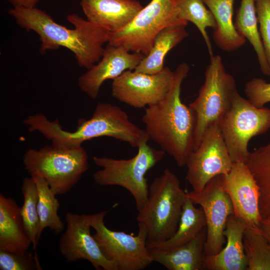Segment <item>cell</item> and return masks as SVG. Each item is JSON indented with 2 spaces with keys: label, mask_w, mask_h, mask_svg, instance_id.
<instances>
[{
  "label": "cell",
  "mask_w": 270,
  "mask_h": 270,
  "mask_svg": "<svg viewBox=\"0 0 270 270\" xmlns=\"http://www.w3.org/2000/svg\"><path fill=\"white\" fill-rule=\"evenodd\" d=\"M36 186L38 200V212L40 220V235L45 228H48L56 234H60L64 224L58 215L60 202L56 196L43 178L32 177Z\"/></svg>",
  "instance_id": "cell-26"
},
{
  "label": "cell",
  "mask_w": 270,
  "mask_h": 270,
  "mask_svg": "<svg viewBox=\"0 0 270 270\" xmlns=\"http://www.w3.org/2000/svg\"><path fill=\"white\" fill-rule=\"evenodd\" d=\"M220 125L232 162L246 163L250 140L270 129V108L256 107L238 92Z\"/></svg>",
  "instance_id": "cell-9"
},
{
  "label": "cell",
  "mask_w": 270,
  "mask_h": 270,
  "mask_svg": "<svg viewBox=\"0 0 270 270\" xmlns=\"http://www.w3.org/2000/svg\"><path fill=\"white\" fill-rule=\"evenodd\" d=\"M0 270H42L38 257L28 251L17 254L0 250Z\"/></svg>",
  "instance_id": "cell-30"
},
{
  "label": "cell",
  "mask_w": 270,
  "mask_h": 270,
  "mask_svg": "<svg viewBox=\"0 0 270 270\" xmlns=\"http://www.w3.org/2000/svg\"><path fill=\"white\" fill-rule=\"evenodd\" d=\"M24 122L30 132H38L52 144L66 148H78L86 141L102 136L136 148L150 140L146 130L130 122L124 110L107 102H98L92 117L79 120L74 131L64 130L58 120H50L42 114L30 115Z\"/></svg>",
  "instance_id": "cell-3"
},
{
  "label": "cell",
  "mask_w": 270,
  "mask_h": 270,
  "mask_svg": "<svg viewBox=\"0 0 270 270\" xmlns=\"http://www.w3.org/2000/svg\"><path fill=\"white\" fill-rule=\"evenodd\" d=\"M138 148L136 156L130 159L94 156V162L102 168L92 176L98 185L118 186L126 190L139 211L144 206L148 198L149 186L146 174L162 160L166 152L150 146L147 142Z\"/></svg>",
  "instance_id": "cell-6"
},
{
  "label": "cell",
  "mask_w": 270,
  "mask_h": 270,
  "mask_svg": "<svg viewBox=\"0 0 270 270\" xmlns=\"http://www.w3.org/2000/svg\"><path fill=\"white\" fill-rule=\"evenodd\" d=\"M246 223L230 215L227 220L224 236L226 243L218 253L204 256V270H246L248 260L244 252L243 237Z\"/></svg>",
  "instance_id": "cell-18"
},
{
  "label": "cell",
  "mask_w": 270,
  "mask_h": 270,
  "mask_svg": "<svg viewBox=\"0 0 270 270\" xmlns=\"http://www.w3.org/2000/svg\"><path fill=\"white\" fill-rule=\"evenodd\" d=\"M186 24L170 26L162 30L156 36L149 53L134 70L148 74H156L164 68V59L172 48L188 36Z\"/></svg>",
  "instance_id": "cell-22"
},
{
  "label": "cell",
  "mask_w": 270,
  "mask_h": 270,
  "mask_svg": "<svg viewBox=\"0 0 270 270\" xmlns=\"http://www.w3.org/2000/svg\"><path fill=\"white\" fill-rule=\"evenodd\" d=\"M174 77V72L168 67L152 74L127 70L113 80L112 95L120 102L134 108H146L166 96Z\"/></svg>",
  "instance_id": "cell-13"
},
{
  "label": "cell",
  "mask_w": 270,
  "mask_h": 270,
  "mask_svg": "<svg viewBox=\"0 0 270 270\" xmlns=\"http://www.w3.org/2000/svg\"><path fill=\"white\" fill-rule=\"evenodd\" d=\"M189 71L188 64H180L174 71V80L166 96L146 108L142 118L149 139L180 167L186 166L194 147L196 114L180 98L182 85Z\"/></svg>",
  "instance_id": "cell-2"
},
{
  "label": "cell",
  "mask_w": 270,
  "mask_h": 270,
  "mask_svg": "<svg viewBox=\"0 0 270 270\" xmlns=\"http://www.w3.org/2000/svg\"><path fill=\"white\" fill-rule=\"evenodd\" d=\"M225 189L231 200L234 214L247 226L258 227L260 192L256 182L245 162H234L230 172L224 175Z\"/></svg>",
  "instance_id": "cell-15"
},
{
  "label": "cell",
  "mask_w": 270,
  "mask_h": 270,
  "mask_svg": "<svg viewBox=\"0 0 270 270\" xmlns=\"http://www.w3.org/2000/svg\"><path fill=\"white\" fill-rule=\"evenodd\" d=\"M216 22L213 40L225 52L235 51L244 44L246 39L237 30L233 20L235 0H204Z\"/></svg>",
  "instance_id": "cell-21"
},
{
  "label": "cell",
  "mask_w": 270,
  "mask_h": 270,
  "mask_svg": "<svg viewBox=\"0 0 270 270\" xmlns=\"http://www.w3.org/2000/svg\"><path fill=\"white\" fill-rule=\"evenodd\" d=\"M259 32L270 68V0H256Z\"/></svg>",
  "instance_id": "cell-31"
},
{
  "label": "cell",
  "mask_w": 270,
  "mask_h": 270,
  "mask_svg": "<svg viewBox=\"0 0 270 270\" xmlns=\"http://www.w3.org/2000/svg\"><path fill=\"white\" fill-rule=\"evenodd\" d=\"M14 7L34 8L40 0H7Z\"/></svg>",
  "instance_id": "cell-33"
},
{
  "label": "cell",
  "mask_w": 270,
  "mask_h": 270,
  "mask_svg": "<svg viewBox=\"0 0 270 270\" xmlns=\"http://www.w3.org/2000/svg\"><path fill=\"white\" fill-rule=\"evenodd\" d=\"M206 226L188 243L168 250L150 249L153 262L168 270H204V246Z\"/></svg>",
  "instance_id": "cell-20"
},
{
  "label": "cell",
  "mask_w": 270,
  "mask_h": 270,
  "mask_svg": "<svg viewBox=\"0 0 270 270\" xmlns=\"http://www.w3.org/2000/svg\"><path fill=\"white\" fill-rule=\"evenodd\" d=\"M32 244L24 229L20 208L11 198L0 194V250L22 254Z\"/></svg>",
  "instance_id": "cell-19"
},
{
  "label": "cell",
  "mask_w": 270,
  "mask_h": 270,
  "mask_svg": "<svg viewBox=\"0 0 270 270\" xmlns=\"http://www.w3.org/2000/svg\"><path fill=\"white\" fill-rule=\"evenodd\" d=\"M244 92L247 99L256 107L262 108L270 102V82L254 78L246 84Z\"/></svg>",
  "instance_id": "cell-32"
},
{
  "label": "cell",
  "mask_w": 270,
  "mask_h": 270,
  "mask_svg": "<svg viewBox=\"0 0 270 270\" xmlns=\"http://www.w3.org/2000/svg\"><path fill=\"white\" fill-rule=\"evenodd\" d=\"M21 28L37 34L40 41V52L64 47L74 55L78 65L90 68L101 58L110 32L76 14L67 16L74 26L70 29L56 22L44 11L36 7L14 6L8 10Z\"/></svg>",
  "instance_id": "cell-1"
},
{
  "label": "cell",
  "mask_w": 270,
  "mask_h": 270,
  "mask_svg": "<svg viewBox=\"0 0 270 270\" xmlns=\"http://www.w3.org/2000/svg\"><path fill=\"white\" fill-rule=\"evenodd\" d=\"M258 228L270 244V222L261 220Z\"/></svg>",
  "instance_id": "cell-34"
},
{
  "label": "cell",
  "mask_w": 270,
  "mask_h": 270,
  "mask_svg": "<svg viewBox=\"0 0 270 270\" xmlns=\"http://www.w3.org/2000/svg\"><path fill=\"white\" fill-rule=\"evenodd\" d=\"M206 226V220L202 209L196 207L188 197L174 234L163 242L147 244L148 248L160 250H172L190 241Z\"/></svg>",
  "instance_id": "cell-23"
},
{
  "label": "cell",
  "mask_w": 270,
  "mask_h": 270,
  "mask_svg": "<svg viewBox=\"0 0 270 270\" xmlns=\"http://www.w3.org/2000/svg\"><path fill=\"white\" fill-rule=\"evenodd\" d=\"M243 242L248 260L246 270H270V244L258 227L247 226Z\"/></svg>",
  "instance_id": "cell-29"
},
{
  "label": "cell",
  "mask_w": 270,
  "mask_h": 270,
  "mask_svg": "<svg viewBox=\"0 0 270 270\" xmlns=\"http://www.w3.org/2000/svg\"><path fill=\"white\" fill-rule=\"evenodd\" d=\"M210 58L204 82L196 98L189 104L196 116L194 150L198 146L205 130L220 122L230 110L238 92L236 82L226 72L221 56Z\"/></svg>",
  "instance_id": "cell-7"
},
{
  "label": "cell",
  "mask_w": 270,
  "mask_h": 270,
  "mask_svg": "<svg viewBox=\"0 0 270 270\" xmlns=\"http://www.w3.org/2000/svg\"><path fill=\"white\" fill-rule=\"evenodd\" d=\"M188 198L179 179L170 169L154 180L146 203L136 218L138 225L146 231L147 244L163 242L174 234Z\"/></svg>",
  "instance_id": "cell-4"
},
{
  "label": "cell",
  "mask_w": 270,
  "mask_h": 270,
  "mask_svg": "<svg viewBox=\"0 0 270 270\" xmlns=\"http://www.w3.org/2000/svg\"><path fill=\"white\" fill-rule=\"evenodd\" d=\"M86 20L110 33L130 24L143 6L137 0H81Z\"/></svg>",
  "instance_id": "cell-17"
},
{
  "label": "cell",
  "mask_w": 270,
  "mask_h": 270,
  "mask_svg": "<svg viewBox=\"0 0 270 270\" xmlns=\"http://www.w3.org/2000/svg\"><path fill=\"white\" fill-rule=\"evenodd\" d=\"M23 162L30 176L43 178L56 195L68 192L88 168V155L82 146L30 148L24 153Z\"/></svg>",
  "instance_id": "cell-5"
},
{
  "label": "cell",
  "mask_w": 270,
  "mask_h": 270,
  "mask_svg": "<svg viewBox=\"0 0 270 270\" xmlns=\"http://www.w3.org/2000/svg\"><path fill=\"white\" fill-rule=\"evenodd\" d=\"M256 0H241L234 25L238 32L248 40L256 56L262 72L270 76L268 64L258 28Z\"/></svg>",
  "instance_id": "cell-24"
},
{
  "label": "cell",
  "mask_w": 270,
  "mask_h": 270,
  "mask_svg": "<svg viewBox=\"0 0 270 270\" xmlns=\"http://www.w3.org/2000/svg\"><path fill=\"white\" fill-rule=\"evenodd\" d=\"M66 230L60 238L59 250L68 262L84 260L96 270H118L117 266L102 254L90 234L88 214L67 212L64 216Z\"/></svg>",
  "instance_id": "cell-14"
},
{
  "label": "cell",
  "mask_w": 270,
  "mask_h": 270,
  "mask_svg": "<svg viewBox=\"0 0 270 270\" xmlns=\"http://www.w3.org/2000/svg\"><path fill=\"white\" fill-rule=\"evenodd\" d=\"M24 202L20 207V214L26 234L32 246L34 255L38 257L36 249L40 237V220L37 204L38 194L36 184L33 179L25 178L21 186Z\"/></svg>",
  "instance_id": "cell-28"
},
{
  "label": "cell",
  "mask_w": 270,
  "mask_h": 270,
  "mask_svg": "<svg viewBox=\"0 0 270 270\" xmlns=\"http://www.w3.org/2000/svg\"><path fill=\"white\" fill-rule=\"evenodd\" d=\"M188 24L179 18L175 0H152L126 26L110 34L108 44L146 56L162 30Z\"/></svg>",
  "instance_id": "cell-8"
},
{
  "label": "cell",
  "mask_w": 270,
  "mask_h": 270,
  "mask_svg": "<svg viewBox=\"0 0 270 270\" xmlns=\"http://www.w3.org/2000/svg\"><path fill=\"white\" fill-rule=\"evenodd\" d=\"M232 164L217 122L205 130L198 146L188 158L186 178L192 190L200 192L215 176L227 174Z\"/></svg>",
  "instance_id": "cell-11"
},
{
  "label": "cell",
  "mask_w": 270,
  "mask_h": 270,
  "mask_svg": "<svg viewBox=\"0 0 270 270\" xmlns=\"http://www.w3.org/2000/svg\"><path fill=\"white\" fill-rule=\"evenodd\" d=\"M178 16L192 22L198 28L206 46L210 57L214 56L212 44L206 31L216 28L214 16L204 0H175Z\"/></svg>",
  "instance_id": "cell-27"
},
{
  "label": "cell",
  "mask_w": 270,
  "mask_h": 270,
  "mask_svg": "<svg viewBox=\"0 0 270 270\" xmlns=\"http://www.w3.org/2000/svg\"><path fill=\"white\" fill-rule=\"evenodd\" d=\"M186 192L192 202L200 206L205 216L206 237L204 256L215 254L226 244L224 231L228 217L234 214L231 200L224 188V175L212 178L200 192Z\"/></svg>",
  "instance_id": "cell-12"
},
{
  "label": "cell",
  "mask_w": 270,
  "mask_h": 270,
  "mask_svg": "<svg viewBox=\"0 0 270 270\" xmlns=\"http://www.w3.org/2000/svg\"><path fill=\"white\" fill-rule=\"evenodd\" d=\"M144 57L142 54L108 44L100 60L78 78L79 88L90 98L95 99L106 80H114L126 70H134Z\"/></svg>",
  "instance_id": "cell-16"
},
{
  "label": "cell",
  "mask_w": 270,
  "mask_h": 270,
  "mask_svg": "<svg viewBox=\"0 0 270 270\" xmlns=\"http://www.w3.org/2000/svg\"><path fill=\"white\" fill-rule=\"evenodd\" d=\"M108 211L88 214L92 228L95 230L94 238L104 257L114 263L118 270H142L152 262L147 246L145 228L138 225L136 235L123 231L110 230L104 218Z\"/></svg>",
  "instance_id": "cell-10"
},
{
  "label": "cell",
  "mask_w": 270,
  "mask_h": 270,
  "mask_svg": "<svg viewBox=\"0 0 270 270\" xmlns=\"http://www.w3.org/2000/svg\"><path fill=\"white\" fill-rule=\"evenodd\" d=\"M246 164L259 188L261 220L270 222V143L250 152Z\"/></svg>",
  "instance_id": "cell-25"
}]
</instances>
